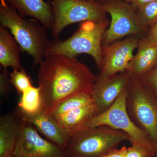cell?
Instances as JSON below:
<instances>
[{
    "label": "cell",
    "instance_id": "5b68a950",
    "mask_svg": "<svg viewBox=\"0 0 157 157\" xmlns=\"http://www.w3.org/2000/svg\"><path fill=\"white\" fill-rule=\"evenodd\" d=\"M126 104L132 122L147 135L157 156V98L141 78L132 76Z\"/></svg>",
    "mask_w": 157,
    "mask_h": 157
},
{
    "label": "cell",
    "instance_id": "e0dca14e",
    "mask_svg": "<svg viewBox=\"0 0 157 157\" xmlns=\"http://www.w3.org/2000/svg\"><path fill=\"white\" fill-rule=\"evenodd\" d=\"M97 114L96 107L93 103L73 109L55 120L61 126L70 132L81 128Z\"/></svg>",
    "mask_w": 157,
    "mask_h": 157
},
{
    "label": "cell",
    "instance_id": "f1b7e54d",
    "mask_svg": "<svg viewBox=\"0 0 157 157\" xmlns=\"http://www.w3.org/2000/svg\"><path fill=\"white\" fill-rule=\"evenodd\" d=\"M100 1H104V0H100ZM125 1H128V2H130V1H131V0H125Z\"/></svg>",
    "mask_w": 157,
    "mask_h": 157
},
{
    "label": "cell",
    "instance_id": "603a6c76",
    "mask_svg": "<svg viewBox=\"0 0 157 157\" xmlns=\"http://www.w3.org/2000/svg\"><path fill=\"white\" fill-rule=\"evenodd\" d=\"M140 78L157 98V64L149 72Z\"/></svg>",
    "mask_w": 157,
    "mask_h": 157
},
{
    "label": "cell",
    "instance_id": "ffe728a7",
    "mask_svg": "<svg viewBox=\"0 0 157 157\" xmlns=\"http://www.w3.org/2000/svg\"><path fill=\"white\" fill-rule=\"evenodd\" d=\"M10 76L11 85L20 94L33 86L30 76L28 75L24 68L20 70L13 69L10 73Z\"/></svg>",
    "mask_w": 157,
    "mask_h": 157
},
{
    "label": "cell",
    "instance_id": "484cf974",
    "mask_svg": "<svg viewBox=\"0 0 157 157\" xmlns=\"http://www.w3.org/2000/svg\"><path fill=\"white\" fill-rule=\"evenodd\" d=\"M145 37L150 42L157 45V21L153 25Z\"/></svg>",
    "mask_w": 157,
    "mask_h": 157
},
{
    "label": "cell",
    "instance_id": "5bb4252c",
    "mask_svg": "<svg viewBox=\"0 0 157 157\" xmlns=\"http://www.w3.org/2000/svg\"><path fill=\"white\" fill-rule=\"evenodd\" d=\"M22 121L17 112L0 117V157L13 156Z\"/></svg>",
    "mask_w": 157,
    "mask_h": 157
},
{
    "label": "cell",
    "instance_id": "44dd1931",
    "mask_svg": "<svg viewBox=\"0 0 157 157\" xmlns=\"http://www.w3.org/2000/svg\"><path fill=\"white\" fill-rule=\"evenodd\" d=\"M138 17L147 27L153 25L157 21V0L148 3L138 9Z\"/></svg>",
    "mask_w": 157,
    "mask_h": 157
},
{
    "label": "cell",
    "instance_id": "277c9868",
    "mask_svg": "<svg viewBox=\"0 0 157 157\" xmlns=\"http://www.w3.org/2000/svg\"><path fill=\"white\" fill-rule=\"evenodd\" d=\"M130 140L125 132L107 126L82 127L70 132L69 157H102L121 142Z\"/></svg>",
    "mask_w": 157,
    "mask_h": 157
},
{
    "label": "cell",
    "instance_id": "83f0119b",
    "mask_svg": "<svg viewBox=\"0 0 157 157\" xmlns=\"http://www.w3.org/2000/svg\"><path fill=\"white\" fill-rule=\"evenodd\" d=\"M83 1H90V2H93V1H94V0H83Z\"/></svg>",
    "mask_w": 157,
    "mask_h": 157
},
{
    "label": "cell",
    "instance_id": "3957f363",
    "mask_svg": "<svg viewBox=\"0 0 157 157\" xmlns=\"http://www.w3.org/2000/svg\"><path fill=\"white\" fill-rule=\"evenodd\" d=\"M109 24L108 20L82 22L79 29L68 39L51 41L44 51V58L54 55L76 58L78 55L87 54L92 57L97 67L101 70L103 64L102 40Z\"/></svg>",
    "mask_w": 157,
    "mask_h": 157
},
{
    "label": "cell",
    "instance_id": "1f68e13d",
    "mask_svg": "<svg viewBox=\"0 0 157 157\" xmlns=\"http://www.w3.org/2000/svg\"><path fill=\"white\" fill-rule=\"evenodd\" d=\"M50 1H51V0H50Z\"/></svg>",
    "mask_w": 157,
    "mask_h": 157
},
{
    "label": "cell",
    "instance_id": "ac0fdd59",
    "mask_svg": "<svg viewBox=\"0 0 157 157\" xmlns=\"http://www.w3.org/2000/svg\"><path fill=\"white\" fill-rule=\"evenodd\" d=\"M18 110L28 114H34L42 111V102L40 87L32 86L21 94L18 104Z\"/></svg>",
    "mask_w": 157,
    "mask_h": 157
},
{
    "label": "cell",
    "instance_id": "7c38bea8",
    "mask_svg": "<svg viewBox=\"0 0 157 157\" xmlns=\"http://www.w3.org/2000/svg\"><path fill=\"white\" fill-rule=\"evenodd\" d=\"M17 112L24 120L33 126L49 141L66 150L70 137V132L61 126L52 115L41 112L34 114Z\"/></svg>",
    "mask_w": 157,
    "mask_h": 157
},
{
    "label": "cell",
    "instance_id": "2e32d148",
    "mask_svg": "<svg viewBox=\"0 0 157 157\" xmlns=\"http://www.w3.org/2000/svg\"><path fill=\"white\" fill-rule=\"evenodd\" d=\"M20 47L9 30L0 26V64L6 69L22 68L20 59Z\"/></svg>",
    "mask_w": 157,
    "mask_h": 157
},
{
    "label": "cell",
    "instance_id": "ba28073f",
    "mask_svg": "<svg viewBox=\"0 0 157 157\" xmlns=\"http://www.w3.org/2000/svg\"><path fill=\"white\" fill-rule=\"evenodd\" d=\"M106 13L111 16V22L103 36L102 45H109L131 36L143 38L147 27L142 23L134 8L120 1L103 5Z\"/></svg>",
    "mask_w": 157,
    "mask_h": 157
},
{
    "label": "cell",
    "instance_id": "4fadbf2b",
    "mask_svg": "<svg viewBox=\"0 0 157 157\" xmlns=\"http://www.w3.org/2000/svg\"><path fill=\"white\" fill-rule=\"evenodd\" d=\"M21 17L37 20L47 29H51L53 15L51 3L44 0H6Z\"/></svg>",
    "mask_w": 157,
    "mask_h": 157
},
{
    "label": "cell",
    "instance_id": "cb8c5ba5",
    "mask_svg": "<svg viewBox=\"0 0 157 157\" xmlns=\"http://www.w3.org/2000/svg\"><path fill=\"white\" fill-rule=\"evenodd\" d=\"M10 73L7 68L4 69L2 73L0 74V92L2 95H6L12 91Z\"/></svg>",
    "mask_w": 157,
    "mask_h": 157
},
{
    "label": "cell",
    "instance_id": "d4e9b609",
    "mask_svg": "<svg viewBox=\"0 0 157 157\" xmlns=\"http://www.w3.org/2000/svg\"><path fill=\"white\" fill-rule=\"evenodd\" d=\"M127 149L128 148L125 146L123 147L120 149H117L114 148L108 152L102 157H125Z\"/></svg>",
    "mask_w": 157,
    "mask_h": 157
},
{
    "label": "cell",
    "instance_id": "7402d4cb",
    "mask_svg": "<svg viewBox=\"0 0 157 157\" xmlns=\"http://www.w3.org/2000/svg\"><path fill=\"white\" fill-rule=\"evenodd\" d=\"M155 155V153L153 149L135 144L128 148L125 157H153Z\"/></svg>",
    "mask_w": 157,
    "mask_h": 157
},
{
    "label": "cell",
    "instance_id": "30bf717a",
    "mask_svg": "<svg viewBox=\"0 0 157 157\" xmlns=\"http://www.w3.org/2000/svg\"><path fill=\"white\" fill-rule=\"evenodd\" d=\"M139 39L137 36H129L109 45H102L103 64L100 74L111 76L128 71Z\"/></svg>",
    "mask_w": 157,
    "mask_h": 157
},
{
    "label": "cell",
    "instance_id": "4316f807",
    "mask_svg": "<svg viewBox=\"0 0 157 157\" xmlns=\"http://www.w3.org/2000/svg\"><path fill=\"white\" fill-rule=\"evenodd\" d=\"M155 1L157 0H131L130 2L132 3V6L134 9L138 10L142 6Z\"/></svg>",
    "mask_w": 157,
    "mask_h": 157
},
{
    "label": "cell",
    "instance_id": "9a60e30c",
    "mask_svg": "<svg viewBox=\"0 0 157 157\" xmlns=\"http://www.w3.org/2000/svg\"><path fill=\"white\" fill-rule=\"evenodd\" d=\"M137 48L128 71L132 76L140 78L157 64V45L145 37L139 39Z\"/></svg>",
    "mask_w": 157,
    "mask_h": 157
},
{
    "label": "cell",
    "instance_id": "4dcf8cb0",
    "mask_svg": "<svg viewBox=\"0 0 157 157\" xmlns=\"http://www.w3.org/2000/svg\"></svg>",
    "mask_w": 157,
    "mask_h": 157
},
{
    "label": "cell",
    "instance_id": "9c48e42d",
    "mask_svg": "<svg viewBox=\"0 0 157 157\" xmlns=\"http://www.w3.org/2000/svg\"><path fill=\"white\" fill-rule=\"evenodd\" d=\"M13 155L14 157H69L66 150L42 138L36 128L23 118Z\"/></svg>",
    "mask_w": 157,
    "mask_h": 157
},
{
    "label": "cell",
    "instance_id": "52a82bcc",
    "mask_svg": "<svg viewBox=\"0 0 157 157\" xmlns=\"http://www.w3.org/2000/svg\"><path fill=\"white\" fill-rule=\"evenodd\" d=\"M127 89L121 93L110 108L105 112L91 118L82 127L95 128L107 126L128 134L132 144L142 145L155 151L147 135L135 125L128 114L126 104Z\"/></svg>",
    "mask_w": 157,
    "mask_h": 157
},
{
    "label": "cell",
    "instance_id": "8fae6325",
    "mask_svg": "<svg viewBox=\"0 0 157 157\" xmlns=\"http://www.w3.org/2000/svg\"><path fill=\"white\" fill-rule=\"evenodd\" d=\"M132 78L128 71L104 76L99 73L91 94L97 115L106 111L114 103L118 96L126 89Z\"/></svg>",
    "mask_w": 157,
    "mask_h": 157
},
{
    "label": "cell",
    "instance_id": "7a4b0ae2",
    "mask_svg": "<svg viewBox=\"0 0 157 157\" xmlns=\"http://www.w3.org/2000/svg\"><path fill=\"white\" fill-rule=\"evenodd\" d=\"M0 26L9 30L20 47L33 59V67L44 60V52L51 42L47 29L35 19H26L6 2L0 0Z\"/></svg>",
    "mask_w": 157,
    "mask_h": 157
},
{
    "label": "cell",
    "instance_id": "8992f818",
    "mask_svg": "<svg viewBox=\"0 0 157 157\" xmlns=\"http://www.w3.org/2000/svg\"><path fill=\"white\" fill-rule=\"evenodd\" d=\"M53 15L51 35L58 39L60 34L67 26L75 23L107 20L102 5L94 1L51 0Z\"/></svg>",
    "mask_w": 157,
    "mask_h": 157
},
{
    "label": "cell",
    "instance_id": "6da1fadb",
    "mask_svg": "<svg viewBox=\"0 0 157 157\" xmlns=\"http://www.w3.org/2000/svg\"><path fill=\"white\" fill-rule=\"evenodd\" d=\"M37 77L42 111L51 114L66 98L80 94L91 95L96 79L86 65L61 55L44 58L39 65Z\"/></svg>",
    "mask_w": 157,
    "mask_h": 157
},
{
    "label": "cell",
    "instance_id": "f546056e",
    "mask_svg": "<svg viewBox=\"0 0 157 157\" xmlns=\"http://www.w3.org/2000/svg\"><path fill=\"white\" fill-rule=\"evenodd\" d=\"M11 157H13V156H11Z\"/></svg>",
    "mask_w": 157,
    "mask_h": 157
},
{
    "label": "cell",
    "instance_id": "d6986e66",
    "mask_svg": "<svg viewBox=\"0 0 157 157\" xmlns=\"http://www.w3.org/2000/svg\"><path fill=\"white\" fill-rule=\"evenodd\" d=\"M93 103L91 95H75L63 100L56 106L51 115L55 119L71 110Z\"/></svg>",
    "mask_w": 157,
    "mask_h": 157
}]
</instances>
